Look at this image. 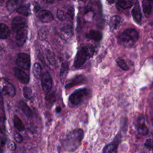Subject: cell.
<instances>
[{"mask_svg": "<svg viewBox=\"0 0 153 153\" xmlns=\"http://www.w3.org/2000/svg\"><path fill=\"white\" fill-rule=\"evenodd\" d=\"M4 145H5V141L0 138V151H1L4 148Z\"/></svg>", "mask_w": 153, "mask_h": 153, "instance_id": "e575fe53", "label": "cell"}, {"mask_svg": "<svg viewBox=\"0 0 153 153\" xmlns=\"http://www.w3.org/2000/svg\"><path fill=\"white\" fill-rule=\"evenodd\" d=\"M19 107L27 118H31L33 115V113L29 106L23 100H20L19 102Z\"/></svg>", "mask_w": 153, "mask_h": 153, "instance_id": "2e32d148", "label": "cell"}, {"mask_svg": "<svg viewBox=\"0 0 153 153\" xmlns=\"http://www.w3.org/2000/svg\"><path fill=\"white\" fill-rule=\"evenodd\" d=\"M86 37L89 39L96 41H100L102 38V34L100 32L96 30H91L86 34Z\"/></svg>", "mask_w": 153, "mask_h": 153, "instance_id": "ac0fdd59", "label": "cell"}, {"mask_svg": "<svg viewBox=\"0 0 153 153\" xmlns=\"http://www.w3.org/2000/svg\"><path fill=\"white\" fill-rule=\"evenodd\" d=\"M13 124L14 127L19 131H22L25 130V126L22 122V121L20 120V118L17 116L14 115L13 117Z\"/></svg>", "mask_w": 153, "mask_h": 153, "instance_id": "603a6c76", "label": "cell"}, {"mask_svg": "<svg viewBox=\"0 0 153 153\" xmlns=\"http://www.w3.org/2000/svg\"><path fill=\"white\" fill-rule=\"evenodd\" d=\"M72 35V30L70 26H65L60 30V36L63 39H69Z\"/></svg>", "mask_w": 153, "mask_h": 153, "instance_id": "44dd1931", "label": "cell"}, {"mask_svg": "<svg viewBox=\"0 0 153 153\" xmlns=\"http://www.w3.org/2000/svg\"><path fill=\"white\" fill-rule=\"evenodd\" d=\"M45 3H54L57 1H62V0H42Z\"/></svg>", "mask_w": 153, "mask_h": 153, "instance_id": "d590c367", "label": "cell"}, {"mask_svg": "<svg viewBox=\"0 0 153 153\" xmlns=\"http://www.w3.org/2000/svg\"><path fill=\"white\" fill-rule=\"evenodd\" d=\"M84 137V131L81 128H76L70 131L63 141L64 149L68 152L75 151L81 144Z\"/></svg>", "mask_w": 153, "mask_h": 153, "instance_id": "6da1fadb", "label": "cell"}, {"mask_svg": "<svg viewBox=\"0 0 153 153\" xmlns=\"http://www.w3.org/2000/svg\"><path fill=\"white\" fill-rule=\"evenodd\" d=\"M0 93L3 95L14 97L16 95L14 86L4 78L0 79Z\"/></svg>", "mask_w": 153, "mask_h": 153, "instance_id": "8992f818", "label": "cell"}, {"mask_svg": "<svg viewBox=\"0 0 153 153\" xmlns=\"http://www.w3.org/2000/svg\"><path fill=\"white\" fill-rule=\"evenodd\" d=\"M17 68L29 71L30 67V60L29 56L24 53H19L16 59Z\"/></svg>", "mask_w": 153, "mask_h": 153, "instance_id": "5b68a950", "label": "cell"}, {"mask_svg": "<svg viewBox=\"0 0 153 153\" xmlns=\"http://www.w3.org/2000/svg\"><path fill=\"white\" fill-rule=\"evenodd\" d=\"M10 35V29L4 23H0V39H7Z\"/></svg>", "mask_w": 153, "mask_h": 153, "instance_id": "d6986e66", "label": "cell"}, {"mask_svg": "<svg viewBox=\"0 0 153 153\" xmlns=\"http://www.w3.org/2000/svg\"><path fill=\"white\" fill-rule=\"evenodd\" d=\"M23 94L25 97L27 99H30L33 97V93H32V89L27 86H25L23 87Z\"/></svg>", "mask_w": 153, "mask_h": 153, "instance_id": "83f0119b", "label": "cell"}, {"mask_svg": "<svg viewBox=\"0 0 153 153\" xmlns=\"http://www.w3.org/2000/svg\"><path fill=\"white\" fill-rule=\"evenodd\" d=\"M16 39L17 44L19 46H22L26 42L27 39V27L21 29L20 30L18 31L16 33Z\"/></svg>", "mask_w": 153, "mask_h": 153, "instance_id": "7c38bea8", "label": "cell"}, {"mask_svg": "<svg viewBox=\"0 0 153 153\" xmlns=\"http://www.w3.org/2000/svg\"><path fill=\"white\" fill-rule=\"evenodd\" d=\"M32 73L35 78L36 79H39L41 76L42 69L40 65L38 63H36L33 65L32 68Z\"/></svg>", "mask_w": 153, "mask_h": 153, "instance_id": "cb8c5ba5", "label": "cell"}, {"mask_svg": "<svg viewBox=\"0 0 153 153\" xmlns=\"http://www.w3.org/2000/svg\"><path fill=\"white\" fill-rule=\"evenodd\" d=\"M57 17L60 20L63 21L67 19V18L68 17V16L67 14V13L65 11V10L59 9L57 10Z\"/></svg>", "mask_w": 153, "mask_h": 153, "instance_id": "f1b7e54d", "label": "cell"}, {"mask_svg": "<svg viewBox=\"0 0 153 153\" xmlns=\"http://www.w3.org/2000/svg\"><path fill=\"white\" fill-rule=\"evenodd\" d=\"M144 146L149 150L153 151V139H148L144 143Z\"/></svg>", "mask_w": 153, "mask_h": 153, "instance_id": "4dcf8cb0", "label": "cell"}, {"mask_svg": "<svg viewBox=\"0 0 153 153\" xmlns=\"http://www.w3.org/2000/svg\"><path fill=\"white\" fill-rule=\"evenodd\" d=\"M0 153H4V152H0Z\"/></svg>", "mask_w": 153, "mask_h": 153, "instance_id": "ab89813d", "label": "cell"}, {"mask_svg": "<svg viewBox=\"0 0 153 153\" xmlns=\"http://www.w3.org/2000/svg\"><path fill=\"white\" fill-rule=\"evenodd\" d=\"M56 111L57 112H60V111H61V108H60V107H57L56 108Z\"/></svg>", "mask_w": 153, "mask_h": 153, "instance_id": "74e56055", "label": "cell"}, {"mask_svg": "<svg viewBox=\"0 0 153 153\" xmlns=\"http://www.w3.org/2000/svg\"><path fill=\"white\" fill-rule=\"evenodd\" d=\"M106 1L108 2V4H113V3L114 2L115 0H106Z\"/></svg>", "mask_w": 153, "mask_h": 153, "instance_id": "8d00e7d4", "label": "cell"}, {"mask_svg": "<svg viewBox=\"0 0 153 153\" xmlns=\"http://www.w3.org/2000/svg\"><path fill=\"white\" fill-rule=\"evenodd\" d=\"M116 62L117 65L123 70L127 71L128 69V66L127 65L126 62L121 58H118L116 60Z\"/></svg>", "mask_w": 153, "mask_h": 153, "instance_id": "f546056e", "label": "cell"}, {"mask_svg": "<svg viewBox=\"0 0 153 153\" xmlns=\"http://www.w3.org/2000/svg\"><path fill=\"white\" fill-rule=\"evenodd\" d=\"M4 1V0H0V5H1Z\"/></svg>", "mask_w": 153, "mask_h": 153, "instance_id": "f35d334b", "label": "cell"}, {"mask_svg": "<svg viewBox=\"0 0 153 153\" xmlns=\"http://www.w3.org/2000/svg\"><path fill=\"white\" fill-rule=\"evenodd\" d=\"M94 51V48L92 45H88L81 47L76 53L75 61L74 63V66L76 68H80L84 66L85 62L90 59Z\"/></svg>", "mask_w": 153, "mask_h": 153, "instance_id": "3957f363", "label": "cell"}, {"mask_svg": "<svg viewBox=\"0 0 153 153\" xmlns=\"http://www.w3.org/2000/svg\"><path fill=\"white\" fill-rule=\"evenodd\" d=\"M27 20L25 18L21 16H16L13 20L11 22L12 30L16 33L21 29L26 27Z\"/></svg>", "mask_w": 153, "mask_h": 153, "instance_id": "52a82bcc", "label": "cell"}, {"mask_svg": "<svg viewBox=\"0 0 153 153\" xmlns=\"http://www.w3.org/2000/svg\"><path fill=\"white\" fill-rule=\"evenodd\" d=\"M53 81L50 74L48 72H45L41 77V86L42 90L45 93H48L51 89Z\"/></svg>", "mask_w": 153, "mask_h": 153, "instance_id": "ba28073f", "label": "cell"}, {"mask_svg": "<svg viewBox=\"0 0 153 153\" xmlns=\"http://www.w3.org/2000/svg\"><path fill=\"white\" fill-rule=\"evenodd\" d=\"M14 74L16 78L23 84H27L29 81V71L16 68L14 69Z\"/></svg>", "mask_w": 153, "mask_h": 153, "instance_id": "9c48e42d", "label": "cell"}, {"mask_svg": "<svg viewBox=\"0 0 153 153\" xmlns=\"http://www.w3.org/2000/svg\"><path fill=\"white\" fill-rule=\"evenodd\" d=\"M131 15L133 16V18L134 20L137 23H139L141 22L142 20V14L140 12V9L139 7V5L137 3H136L134 7L131 10Z\"/></svg>", "mask_w": 153, "mask_h": 153, "instance_id": "9a60e30c", "label": "cell"}, {"mask_svg": "<svg viewBox=\"0 0 153 153\" xmlns=\"http://www.w3.org/2000/svg\"><path fill=\"white\" fill-rule=\"evenodd\" d=\"M13 137L14 140L18 143H21L23 140L22 136L19 133H17V132H14Z\"/></svg>", "mask_w": 153, "mask_h": 153, "instance_id": "d6a6232c", "label": "cell"}, {"mask_svg": "<svg viewBox=\"0 0 153 153\" xmlns=\"http://www.w3.org/2000/svg\"><path fill=\"white\" fill-rule=\"evenodd\" d=\"M25 0H8L7 2V8L10 11H17L23 4Z\"/></svg>", "mask_w": 153, "mask_h": 153, "instance_id": "5bb4252c", "label": "cell"}, {"mask_svg": "<svg viewBox=\"0 0 153 153\" xmlns=\"http://www.w3.org/2000/svg\"><path fill=\"white\" fill-rule=\"evenodd\" d=\"M118 144L115 142L106 145L103 149L102 153H117Z\"/></svg>", "mask_w": 153, "mask_h": 153, "instance_id": "ffe728a7", "label": "cell"}, {"mask_svg": "<svg viewBox=\"0 0 153 153\" xmlns=\"http://www.w3.org/2000/svg\"><path fill=\"white\" fill-rule=\"evenodd\" d=\"M88 91L86 88H79L74 91L69 97V102L73 106L79 105L88 94Z\"/></svg>", "mask_w": 153, "mask_h": 153, "instance_id": "277c9868", "label": "cell"}, {"mask_svg": "<svg viewBox=\"0 0 153 153\" xmlns=\"http://www.w3.org/2000/svg\"><path fill=\"white\" fill-rule=\"evenodd\" d=\"M68 72V65L67 63L64 62L62 65L60 74V78L62 80L64 79V78H66Z\"/></svg>", "mask_w": 153, "mask_h": 153, "instance_id": "4316f807", "label": "cell"}, {"mask_svg": "<svg viewBox=\"0 0 153 153\" xmlns=\"http://www.w3.org/2000/svg\"><path fill=\"white\" fill-rule=\"evenodd\" d=\"M18 13L23 15V16H28L30 13V7L29 4H23L19 8H18L16 11Z\"/></svg>", "mask_w": 153, "mask_h": 153, "instance_id": "d4e9b609", "label": "cell"}, {"mask_svg": "<svg viewBox=\"0 0 153 153\" xmlns=\"http://www.w3.org/2000/svg\"><path fill=\"white\" fill-rule=\"evenodd\" d=\"M136 128L137 131L142 135H147L149 133V129L147 127L143 118H139L136 123Z\"/></svg>", "mask_w": 153, "mask_h": 153, "instance_id": "4fadbf2b", "label": "cell"}, {"mask_svg": "<svg viewBox=\"0 0 153 153\" xmlns=\"http://www.w3.org/2000/svg\"><path fill=\"white\" fill-rule=\"evenodd\" d=\"M5 131V118L0 117V132L4 133Z\"/></svg>", "mask_w": 153, "mask_h": 153, "instance_id": "1f68e13d", "label": "cell"}, {"mask_svg": "<svg viewBox=\"0 0 153 153\" xmlns=\"http://www.w3.org/2000/svg\"><path fill=\"white\" fill-rule=\"evenodd\" d=\"M86 81V78L82 75H77L73 77L71 79L68 81L65 85L66 88H69L74 86L81 84L85 82Z\"/></svg>", "mask_w": 153, "mask_h": 153, "instance_id": "30bf717a", "label": "cell"}, {"mask_svg": "<svg viewBox=\"0 0 153 153\" xmlns=\"http://www.w3.org/2000/svg\"><path fill=\"white\" fill-rule=\"evenodd\" d=\"M121 23V17L118 16H114L110 20L109 27L111 30H114L117 28Z\"/></svg>", "mask_w": 153, "mask_h": 153, "instance_id": "7402d4cb", "label": "cell"}, {"mask_svg": "<svg viewBox=\"0 0 153 153\" xmlns=\"http://www.w3.org/2000/svg\"><path fill=\"white\" fill-rule=\"evenodd\" d=\"M38 19L42 23H50L54 20V16L48 10H41L38 14Z\"/></svg>", "mask_w": 153, "mask_h": 153, "instance_id": "8fae6325", "label": "cell"}, {"mask_svg": "<svg viewBox=\"0 0 153 153\" xmlns=\"http://www.w3.org/2000/svg\"><path fill=\"white\" fill-rule=\"evenodd\" d=\"M142 9L145 16L149 17L152 11V4L149 0H142Z\"/></svg>", "mask_w": 153, "mask_h": 153, "instance_id": "e0dca14e", "label": "cell"}, {"mask_svg": "<svg viewBox=\"0 0 153 153\" xmlns=\"http://www.w3.org/2000/svg\"><path fill=\"white\" fill-rule=\"evenodd\" d=\"M118 4L123 9L130 8L133 4V0H118Z\"/></svg>", "mask_w": 153, "mask_h": 153, "instance_id": "484cf974", "label": "cell"}, {"mask_svg": "<svg viewBox=\"0 0 153 153\" xmlns=\"http://www.w3.org/2000/svg\"><path fill=\"white\" fill-rule=\"evenodd\" d=\"M9 149L11 151H14L16 150V143L14 142H10V143H8V145Z\"/></svg>", "mask_w": 153, "mask_h": 153, "instance_id": "836d02e7", "label": "cell"}, {"mask_svg": "<svg viewBox=\"0 0 153 153\" xmlns=\"http://www.w3.org/2000/svg\"><path fill=\"white\" fill-rule=\"evenodd\" d=\"M138 32L134 29H127L118 36V42L124 47H132L139 39Z\"/></svg>", "mask_w": 153, "mask_h": 153, "instance_id": "7a4b0ae2", "label": "cell"}]
</instances>
